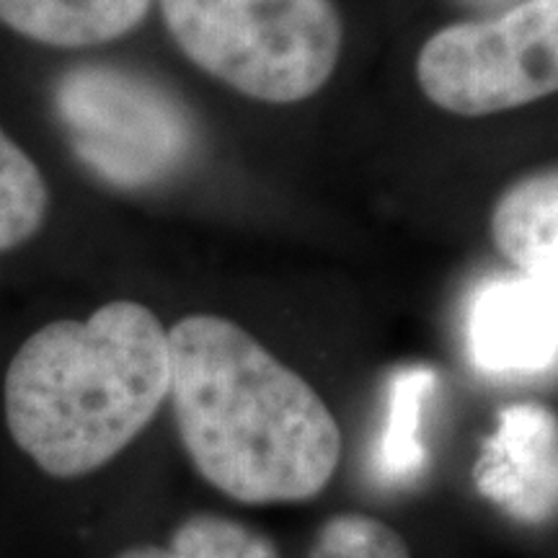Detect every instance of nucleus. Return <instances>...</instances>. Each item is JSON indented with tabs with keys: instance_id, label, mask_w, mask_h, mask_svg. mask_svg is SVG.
Returning a JSON list of instances; mask_svg holds the SVG:
<instances>
[{
	"instance_id": "obj_1",
	"label": "nucleus",
	"mask_w": 558,
	"mask_h": 558,
	"mask_svg": "<svg viewBox=\"0 0 558 558\" xmlns=\"http://www.w3.org/2000/svg\"><path fill=\"white\" fill-rule=\"evenodd\" d=\"M169 399L181 445L226 497L292 505L318 497L341 460V432L308 380L222 316L169 331Z\"/></svg>"
},
{
	"instance_id": "obj_2",
	"label": "nucleus",
	"mask_w": 558,
	"mask_h": 558,
	"mask_svg": "<svg viewBox=\"0 0 558 558\" xmlns=\"http://www.w3.org/2000/svg\"><path fill=\"white\" fill-rule=\"evenodd\" d=\"M169 331L135 300L86 320H52L13 354L3 380L5 427L47 476L104 469L169 399Z\"/></svg>"
},
{
	"instance_id": "obj_3",
	"label": "nucleus",
	"mask_w": 558,
	"mask_h": 558,
	"mask_svg": "<svg viewBox=\"0 0 558 558\" xmlns=\"http://www.w3.org/2000/svg\"><path fill=\"white\" fill-rule=\"evenodd\" d=\"M194 65L248 99L295 104L329 83L341 58L331 0H158Z\"/></svg>"
},
{
	"instance_id": "obj_4",
	"label": "nucleus",
	"mask_w": 558,
	"mask_h": 558,
	"mask_svg": "<svg viewBox=\"0 0 558 558\" xmlns=\"http://www.w3.org/2000/svg\"><path fill=\"white\" fill-rule=\"evenodd\" d=\"M70 150L96 179L140 190L171 177L194 148L184 107L143 75L114 65H75L52 88Z\"/></svg>"
},
{
	"instance_id": "obj_5",
	"label": "nucleus",
	"mask_w": 558,
	"mask_h": 558,
	"mask_svg": "<svg viewBox=\"0 0 558 558\" xmlns=\"http://www.w3.org/2000/svg\"><path fill=\"white\" fill-rule=\"evenodd\" d=\"M416 78L432 104L460 117L546 99L558 88V0L445 26L418 52Z\"/></svg>"
},
{
	"instance_id": "obj_6",
	"label": "nucleus",
	"mask_w": 558,
	"mask_h": 558,
	"mask_svg": "<svg viewBox=\"0 0 558 558\" xmlns=\"http://www.w3.org/2000/svg\"><path fill=\"white\" fill-rule=\"evenodd\" d=\"M478 494L522 525H546L558 507V424L541 403L499 411L473 465Z\"/></svg>"
},
{
	"instance_id": "obj_7",
	"label": "nucleus",
	"mask_w": 558,
	"mask_h": 558,
	"mask_svg": "<svg viewBox=\"0 0 558 558\" xmlns=\"http://www.w3.org/2000/svg\"><path fill=\"white\" fill-rule=\"evenodd\" d=\"M469 341L486 373H541L556 362V279L525 275L486 282L473 298Z\"/></svg>"
},
{
	"instance_id": "obj_8",
	"label": "nucleus",
	"mask_w": 558,
	"mask_h": 558,
	"mask_svg": "<svg viewBox=\"0 0 558 558\" xmlns=\"http://www.w3.org/2000/svg\"><path fill=\"white\" fill-rule=\"evenodd\" d=\"M153 0H0V24L60 50L107 45L135 32Z\"/></svg>"
},
{
	"instance_id": "obj_9",
	"label": "nucleus",
	"mask_w": 558,
	"mask_h": 558,
	"mask_svg": "<svg viewBox=\"0 0 558 558\" xmlns=\"http://www.w3.org/2000/svg\"><path fill=\"white\" fill-rule=\"evenodd\" d=\"M494 243L520 275L556 279L558 269V177L541 171L501 194L492 215Z\"/></svg>"
},
{
	"instance_id": "obj_10",
	"label": "nucleus",
	"mask_w": 558,
	"mask_h": 558,
	"mask_svg": "<svg viewBox=\"0 0 558 558\" xmlns=\"http://www.w3.org/2000/svg\"><path fill=\"white\" fill-rule=\"evenodd\" d=\"M114 558H279V548L246 522L197 512L173 530L169 546H132Z\"/></svg>"
},
{
	"instance_id": "obj_11",
	"label": "nucleus",
	"mask_w": 558,
	"mask_h": 558,
	"mask_svg": "<svg viewBox=\"0 0 558 558\" xmlns=\"http://www.w3.org/2000/svg\"><path fill=\"white\" fill-rule=\"evenodd\" d=\"M437 375L432 367H403L390 380L386 435L380 437L378 469L388 478H409L424 469V445L418 424Z\"/></svg>"
},
{
	"instance_id": "obj_12",
	"label": "nucleus",
	"mask_w": 558,
	"mask_h": 558,
	"mask_svg": "<svg viewBox=\"0 0 558 558\" xmlns=\"http://www.w3.org/2000/svg\"><path fill=\"white\" fill-rule=\"evenodd\" d=\"M50 186L29 153L0 130V254L24 246L45 226Z\"/></svg>"
},
{
	"instance_id": "obj_13",
	"label": "nucleus",
	"mask_w": 558,
	"mask_h": 558,
	"mask_svg": "<svg viewBox=\"0 0 558 558\" xmlns=\"http://www.w3.org/2000/svg\"><path fill=\"white\" fill-rule=\"evenodd\" d=\"M311 558H411V554L403 535L388 522L339 512L320 525Z\"/></svg>"
},
{
	"instance_id": "obj_14",
	"label": "nucleus",
	"mask_w": 558,
	"mask_h": 558,
	"mask_svg": "<svg viewBox=\"0 0 558 558\" xmlns=\"http://www.w3.org/2000/svg\"><path fill=\"white\" fill-rule=\"evenodd\" d=\"M458 5H463V9H471V11H481V13H488V19H497L501 13L518 9V5L527 3V0H456Z\"/></svg>"
}]
</instances>
